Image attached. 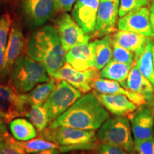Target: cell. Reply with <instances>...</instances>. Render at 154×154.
<instances>
[{
  "label": "cell",
  "mask_w": 154,
  "mask_h": 154,
  "mask_svg": "<svg viewBox=\"0 0 154 154\" xmlns=\"http://www.w3.org/2000/svg\"><path fill=\"white\" fill-rule=\"evenodd\" d=\"M152 1H154V0H152Z\"/></svg>",
  "instance_id": "cell-41"
},
{
  "label": "cell",
  "mask_w": 154,
  "mask_h": 154,
  "mask_svg": "<svg viewBox=\"0 0 154 154\" xmlns=\"http://www.w3.org/2000/svg\"><path fill=\"white\" fill-rule=\"evenodd\" d=\"M93 92L106 110L115 116H128L138 108V106L124 95L100 94L94 91Z\"/></svg>",
  "instance_id": "cell-17"
},
{
  "label": "cell",
  "mask_w": 154,
  "mask_h": 154,
  "mask_svg": "<svg viewBox=\"0 0 154 154\" xmlns=\"http://www.w3.org/2000/svg\"><path fill=\"white\" fill-rule=\"evenodd\" d=\"M22 8L32 26L45 24L54 14L56 0H22Z\"/></svg>",
  "instance_id": "cell-13"
},
{
  "label": "cell",
  "mask_w": 154,
  "mask_h": 154,
  "mask_svg": "<svg viewBox=\"0 0 154 154\" xmlns=\"http://www.w3.org/2000/svg\"><path fill=\"white\" fill-rule=\"evenodd\" d=\"M51 78L49 82L42 83L35 86L32 91L24 94L26 104L42 106L54 89L57 82Z\"/></svg>",
  "instance_id": "cell-24"
},
{
  "label": "cell",
  "mask_w": 154,
  "mask_h": 154,
  "mask_svg": "<svg viewBox=\"0 0 154 154\" xmlns=\"http://www.w3.org/2000/svg\"><path fill=\"white\" fill-rule=\"evenodd\" d=\"M94 43V68L101 70L112 59L113 42L112 36L107 35Z\"/></svg>",
  "instance_id": "cell-22"
},
{
  "label": "cell",
  "mask_w": 154,
  "mask_h": 154,
  "mask_svg": "<svg viewBox=\"0 0 154 154\" xmlns=\"http://www.w3.org/2000/svg\"><path fill=\"white\" fill-rule=\"evenodd\" d=\"M57 31L65 51L76 46L88 43L90 36L83 30L74 19L65 13L56 20Z\"/></svg>",
  "instance_id": "cell-10"
},
{
  "label": "cell",
  "mask_w": 154,
  "mask_h": 154,
  "mask_svg": "<svg viewBox=\"0 0 154 154\" xmlns=\"http://www.w3.org/2000/svg\"><path fill=\"white\" fill-rule=\"evenodd\" d=\"M151 40L150 37L128 31L119 30L112 36L113 44L134 52L140 53Z\"/></svg>",
  "instance_id": "cell-20"
},
{
  "label": "cell",
  "mask_w": 154,
  "mask_h": 154,
  "mask_svg": "<svg viewBox=\"0 0 154 154\" xmlns=\"http://www.w3.org/2000/svg\"><path fill=\"white\" fill-rule=\"evenodd\" d=\"M51 77L57 80L66 81L82 93H88L93 88L94 82L101 76L99 70L94 67L79 71L66 62Z\"/></svg>",
  "instance_id": "cell-9"
},
{
  "label": "cell",
  "mask_w": 154,
  "mask_h": 154,
  "mask_svg": "<svg viewBox=\"0 0 154 154\" xmlns=\"http://www.w3.org/2000/svg\"><path fill=\"white\" fill-rule=\"evenodd\" d=\"M152 50H153V64H154V43L153 44V47H152Z\"/></svg>",
  "instance_id": "cell-40"
},
{
  "label": "cell",
  "mask_w": 154,
  "mask_h": 154,
  "mask_svg": "<svg viewBox=\"0 0 154 154\" xmlns=\"http://www.w3.org/2000/svg\"><path fill=\"white\" fill-rule=\"evenodd\" d=\"M100 0H77L72 10L74 20L88 34L95 32Z\"/></svg>",
  "instance_id": "cell-15"
},
{
  "label": "cell",
  "mask_w": 154,
  "mask_h": 154,
  "mask_svg": "<svg viewBox=\"0 0 154 154\" xmlns=\"http://www.w3.org/2000/svg\"><path fill=\"white\" fill-rule=\"evenodd\" d=\"M7 127H6V122L0 116V131H7Z\"/></svg>",
  "instance_id": "cell-37"
},
{
  "label": "cell",
  "mask_w": 154,
  "mask_h": 154,
  "mask_svg": "<svg viewBox=\"0 0 154 154\" xmlns=\"http://www.w3.org/2000/svg\"><path fill=\"white\" fill-rule=\"evenodd\" d=\"M119 4L120 0H100L93 35L102 38L115 32L118 23Z\"/></svg>",
  "instance_id": "cell-11"
},
{
  "label": "cell",
  "mask_w": 154,
  "mask_h": 154,
  "mask_svg": "<svg viewBox=\"0 0 154 154\" xmlns=\"http://www.w3.org/2000/svg\"><path fill=\"white\" fill-rule=\"evenodd\" d=\"M150 0H120L119 17H123L131 11L137 10L149 5Z\"/></svg>",
  "instance_id": "cell-29"
},
{
  "label": "cell",
  "mask_w": 154,
  "mask_h": 154,
  "mask_svg": "<svg viewBox=\"0 0 154 154\" xmlns=\"http://www.w3.org/2000/svg\"><path fill=\"white\" fill-rule=\"evenodd\" d=\"M134 140H143L154 136V99L138 106L128 116Z\"/></svg>",
  "instance_id": "cell-8"
},
{
  "label": "cell",
  "mask_w": 154,
  "mask_h": 154,
  "mask_svg": "<svg viewBox=\"0 0 154 154\" xmlns=\"http://www.w3.org/2000/svg\"><path fill=\"white\" fill-rule=\"evenodd\" d=\"M24 116L32 122L37 131L38 134L44 131L49 125L47 112L43 105L26 104Z\"/></svg>",
  "instance_id": "cell-26"
},
{
  "label": "cell",
  "mask_w": 154,
  "mask_h": 154,
  "mask_svg": "<svg viewBox=\"0 0 154 154\" xmlns=\"http://www.w3.org/2000/svg\"><path fill=\"white\" fill-rule=\"evenodd\" d=\"M150 22H151L152 31H153V38H154V2L151 4L150 7Z\"/></svg>",
  "instance_id": "cell-35"
},
{
  "label": "cell",
  "mask_w": 154,
  "mask_h": 154,
  "mask_svg": "<svg viewBox=\"0 0 154 154\" xmlns=\"http://www.w3.org/2000/svg\"><path fill=\"white\" fill-rule=\"evenodd\" d=\"M95 151L98 154H130L116 146L99 143Z\"/></svg>",
  "instance_id": "cell-33"
},
{
  "label": "cell",
  "mask_w": 154,
  "mask_h": 154,
  "mask_svg": "<svg viewBox=\"0 0 154 154\" xmlns=\"http://www.w3.org/2000/svg\"><path fill=\"white\" fill-rule=\"evenodd\" d=\"M151 39L140 53L135 54L134 63L138 70L154 86V64L153 56V44Z\"/></svg>",
  "instance_id": "cell-21"
},
{
  "label": "cell",
  "mask_w": 154,
  "mask_h": 154,
  "mask_svg": "<svg viewBox=\"0 0 154 154\" xmlns=\"http://www.w3.org/2000/svg\"><path fill=\"white\" fill-rule=\"evenodd\" d=\"M77 0H56L57 11H69Z\"/></svg>",
  "instance_id": "cell-34"
},
{
  "label": "cell",
  "mask_w": 154,
  "mask_h": 154,
  "mask_svg": "<svg viewBox=\"0 0 154 154\" xmlns=\"http://www.w3.org/2000/svg\"><path fill=\"white\" fill-rule=\"evenodd\" d=\"M38 136L60 146L61 153L72 151L95 150L99 141L94 131L82 130L69 126L47 127Z\"/></svg>",
  "instance_id": "cell-3"
},
{
  "label": "cell",
  "mask_w": 154,
  "mask_h": 154,
  "mask_svg": "<svg viewBox=\"0 0 154 154\" xmlns=\"http://www.w3.org/2000/svg\"><path fill=\"white\" fill-rule=\"evenodd\" d=\"M82 92L64 80H59L43 106L47 112L49 124L69 109L79 98Z\"/></svg>",
  "instance_id": "cell-6"
},
{
  "label": "cell",
  "mask_w": 154,
  "mask_h": 154,
  "mask_svg": "<svg viewBox=\"0 0 154 154\" xmlns=\"http://www.w3.org/2000/svg\"><path fill=\"white\" fill-rule=\"evenodd\" d=\"M117 27L119 30L135 32L147 37H153L150 22V10L146 7L131 11L123 17H120Z\"/></svg>",
  "instance_id": "cell-14"
},
{
  "label": "cell",
  "mask_w": 154,
  "mask_h": 154,
  "mask_svg": "<svg viewBox=\"0 0 154 154\" xmlns=\"http://www.w3.org/2000/svg\"><path fill=\"white\" fill-rule=\"evenodd\" d=\"M65 61L79 71H85L94 67V43L76 46L66 51Z\"/></svg>",
  "instance_id": "cell-16"
},
{
  "label": "cell",
  "mask_w": 154,
  "mask_h": 154,
  "mask_svg": "<svg viewBox=\"0 0 154 154\" xmlns=\"http://www.w3.org/2000/svg\"><path fill=\"white\" fill-rule=\"evenodd\" d=\"M26 106L24 94H19L9 82L0 84V116L6 123L24 116Z\"/></svg>",
  "instance_id": "cell-7"
},
{
  "label": "cell",
  "mask_w": 154,
  "mask_h": 154,
  "mask_svg": "<svg viewBox=\"0 0 154 154\" xmlns=\"http://www.w3.org/2000/svg\"><path fill=\"white\" fill-rule=\"evenodd\" d=\"M0 154H28L25 151L21 142L15 139L10 134L6 136L0 147Z\"/></svg>",
  "instance_id": "cell-28"
},
{
  "label": "cell",
  "mask_w": 154,
  "mask_h": 154,
  "mask_svg": "<svg viewBox=\"0 0 154 154\" xmlns=\"http://www.w3.org/2000/svg\"><path fill=\"white\" fill-rule=\"evenodd\" d=\"M11 19L10 15L5 14L0 17V46L6 49L11 30Z\"/></svg>",
  "instance_id": "cell-31"
},
{
  "label": "cell",
  "mask_w": 154,
  "mask_h": 154,
  "mask_svg": "<svg viewBox=\"0 0 154 154\" xmlns=\"http://www.w3.org/2000/svg\"><path fill=\"white\" fill-rule=\"evenodd\" d=\"M9 134V132L7 131H0V147L2 145L4 140H5L6 136Z\"/></svg>",
  "instance_id": "cell-38"
},
{
  "label": "cell",
  "mask_w": 154,
  "mask_h": 154,
  "mask_svg": "<svg viewBox=\"0 0 154 154\" xmlns=\"http://www.w3.org/2000/svg\"><path fill=\"white\" fill-rule=\"evenodd\" d=\"M120 84L128 91L141 95L146 101L154 99V86L142 75L135 63L127 78Z\"/></svg>",
  "instance_id": "cell-18"
},
{
  "label": "cell",
  "mask_w": 154,
  "mask_h": 154,
  "mask_svg": "<svg viewBox=\"0 0 154 154\" xmlns=\"http://www.w3.org/2000/svg\"><path fill=\"white\" fill-rule=\"evenodd\" d=\"M25 151L28 154H34L50 149H59L60 146L54 142L46 139L42 136L32 138L27 141H20Z\"/></svg>",
  "instance_id": "cell-27"
},
{
  "label": "cell",
  "mask_w": 154,
  "mask_h": 154,
  "mask_svg": "<svg viewBox=\"0 0 154 154\" xmlns=\"http://www.w3.org/2000/svg\"><path fill=\"white\" fill-rule=\"evenodd\" d=\"M41 63L29 56L23 55L15 61L11 69L9 83L21 94H27L42 83L51 79Z\"/></svg>",
  "instance_id": "cell-4"
},
{
  "label": "cell",
  "mask_w": 154,
  "mask_h": 154,
  "mask_svg": "<svg viewBox=\"0 0 154 154\" xmlns=\"http://www.w3.org/2000/svg\"><path fill=\"white\" fill-rule=\"evenodd\" d=\"M24 37L20 26L14 22L11 27L5 54V61L0 72V79L10 76L15 61L21 57L24 48Z\"/></svg>",
  "instance_id": "cell-12"
},
{
  "label": "cell",
  "mask_w": 154,
  "mask_h": 154,
  "mask_svg": "<svg viewBox=\"0 0 154 154\" xmlns=\"http://www.w3.org/2000/svg\"><path fill=\"white\" fill-rule=\"evenodd\" d=\"M81 154H98L95 150H92V151H84Z\"/></svg>",
  "instance_id": "cell-39"
},
{
  "label": "cell",
  "mask_w": 154,
  "mask_h": 154,
  "mask_svg": "<svg viewBox=\"0 0 154 154\" xmlns=\"http://www.w3.org/2000/svg\"><path fill=\"white\" fill-rule=\"evenodd\" d=\"M128 116H115L109 118L98 131L99 143L109 144L134 154V140Z\"/></svg>",
  "instance_id": "cell-5"
},
{
  "label": "cell",
  "mask_w": 154,
  "mask_h": 154,
  "mask_svg": "<svg viewBox=\"0 0 154 154\" xmlns=\"http://www.w3.org/2000/svg\"><path fill=\"white\" fill-rule=\"evenodd\" d=\"M132 66L133 65L111 60L101 69L100 76L121 83L127 78Z\"/></svg>",
  "instance_id": "cell-25"
},
{
  "label": "cell",
  "mask_w": 154,
  "mask_h": 154,
  "mask_svg": "<svg viewBox=\"0 0 154 154\" xmlns=\"http://www.w3.org/2000/svg\"><path fill=\"white\" fill-rule=\"evenodd\" d=\"M134 154H154V136L134 140Z\"/></svg>",
  "instance_id": "cell-32"
},
{
  "label": "cell",
  "mask_w": 154,
  "mask_h": 154,
  "mask_svg": "<svg viewBox=\"0 0 154 154\" xmlns=\"http://www.w3.org/2000/svg\"><path fill=\"white\" fill-rule=\"evenodd\" d=\"M12 136L19 141H27L37 136V131L32 122L23 118H16L9 124Z\"/></svg>",
  "instance_id": "cell-23"
},
{
  "label": "cell",
  "mask_w": 154,
  "mask_h": 154,
  "mask_svg": "<svg viewBox=\"0 0 154 154\" xmlns=\"http://www.w3.org/2000/svg\"><path fill=\"white\" fill-rule=\"evenodd\" d=\"M134 59L135 54L134 52L120 46L113 44L112 60L127 63V64L134 65Z\"/></svg>",
  "instance_id": "cell-30"
},
{
  "label": "cell",
  "mask_w": 154,
  "mask_h": 154,
  "mask_svg": "<svg viewBox=\"0 0 154 154\" xmlns=\"http://www.w3.org/2000/svg\"><path fill=\"white\" fill-rule=\"evenodd\" d=\"M61 152L59 149H50L46 150V151L38 152V153H34V154H60Z\"/></svg>",
  "instance_id": "cell-36"
},
{
  "label": "cell",
  "mask_w": 154,
  "mask_h": 154,
  "mask_svg": "<svg viewBox=\"0 0 154 154\" xmlns=\"http://www.w3.org/2000/svg\"><path fill=\"white\" fill-rule=\"evenodd\" d=\"M26 52L45 67L50 77L66 63V51L52 26H44L32 34L26 42Z\"/></svg>",
  "instance_id": "cell-2"
},
{
  "label": "cell",
  "mask_w": 154,
  "mask_h": 154,
  "mask_svg": "<svg viewBox=\"0 0 154 154\" xmlns=\"http://www.w3.org/2000/svg\"><path fill=\"white\" fill-rule=\"evenodd\" d=\"M109 118V113L94 92L79 98L69 109L49 125V128L69 126L95 131Z\"/></svg>",
  "instance_id": "cell-1"
},
{
  "label": "cell",
  "mask_w": 154,
  "mask_h": 154,
  "mask_svg": "<svg viewBox=\"0 0 154 154\" xmlns=\"http://www.w3.org/2000/svg\"><path fill=\"white\" fill-rule=\"evenodd\" d=\"M93 88L94 91L100 94H121L126 96L138 106L147 102L141 95L123 88L122 86L116 81L100 77L94 82Z\"/></svg>",
  "instance_id": "cell-19"
}]
</instances>
